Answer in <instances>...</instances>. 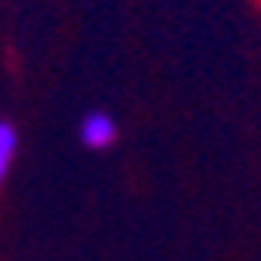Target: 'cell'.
<instances>
[{"label":"cell","instance_id":"1","mask_svg":"<svg viewBox=\"0 0 261 261\" xmlns=\"http://www.w3.org/2000/svg\"><path fill=\"white\" fill-rule=\"evenodd\" d=\"M78 139L88 146V149H109V146L119 139V126L116 119L109 116V112H88L82 119V126H78Z\"/></svg>","mask_w":261,"mask_h":261},{"label":"cell","instance_id":"2","mask_svg":"<svg viewBox=\"0 0 261 261\" xmlns=\"http://www.w3.org/2000/svg\"><path fill=\"white\" fill-rule=\"evenodd\" d=\"M14 156H17V129L10 126L7 119H0V180L10 173Z\"/></svg>","mask_w":261,"mask_h":261}]
</instances>
